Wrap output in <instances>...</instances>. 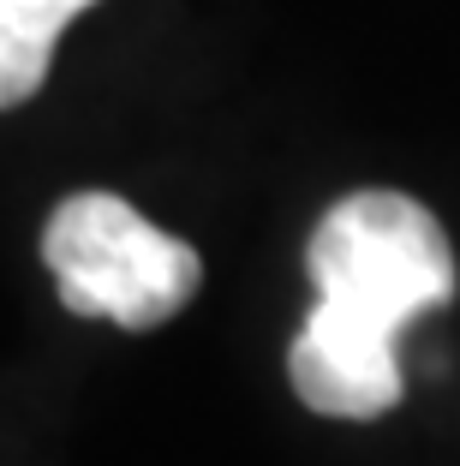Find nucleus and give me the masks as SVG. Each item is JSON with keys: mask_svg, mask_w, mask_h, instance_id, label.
<instances>
[{"mask_svg": "<svg viewBox=\"0 0 460 466\" xmlns=\"http://www.w3.org/2000/svg\"><path fill=\"white\" fill-rule=\"evenodd\" d=\"M96 0H0V108H18L48 84L55 42Z\"/></svg>", "mask_w": 460, "mask_h": 466, "instance_id": "4", "label": "nucleus"}, {"mask_svg": "<svg viewBox=\"0 0 460 466\" xmlns=\"http://www.w3.org/2000/svg\"><path fill=\"white\" fill-rule=\"evenodd\" d=\"M305 269L317 305L371 335L401 341L406 323L455 299V251L448 233L406 192H353L317 221Z\"/></svg>", "mask_w": 460, "mask_h": 466, "instance_id": "1", "label": "nucleus"}, {"mask_svg": "<svg viewBox=\"0 0 460 466\" xmlns=\"http://www.w3.org/2000/svg\"><path fill=\"white\" fill-rule=\"evenodd\" d=\"M42 258L55 269L60 305L78 317H108L120 329H156L186 311L203 281L198 251L144 221L114 192H78L48 216Z\"/></svg>", "mask_w": 460, "mask_h": 466, "instance_id": "2", "label": "nucleus"}, {"mask_svg": "<svg viewBox=\"0 0 460 466\" xmlns=\"http://www.w3.org/2000/svg\"><path fill=\"white\" fill-rule=\"evenodd\" d=\"M401 341L371 335L329 305H312L305 329L287 347V377L293 395L323 419H377L401 407Z\"/></svg>", "mask_w": 460, "mask_h": 466, "instance_id": "3", "label": "nucleus"}]
</instances>
